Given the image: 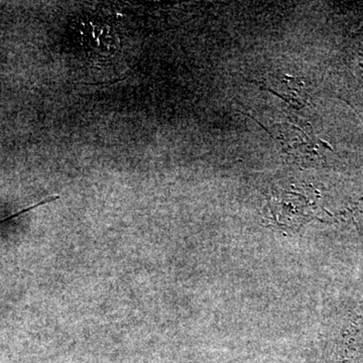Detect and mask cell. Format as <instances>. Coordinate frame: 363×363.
I'll return each mask as SVG.
<instances>
[{
    "instance_id": "1",
    "label": "cell",
    "mask_w": 363,
    "mask_h": 363,
    "mask_svg": "<svg viewBox=\"0 0 363 363\" xmlns=\"http://www.w3.org/2000/svg\"><path fill=\"white\" fill-rule=\"evenodd\" d=\"M60 199V196H51V197L45 198V199L43 200V201H40L39 203H37V204L33 205V206H30L28 208H26V209L21 210V211H18V213L11 215V216L6 217V218L2 219V220H0V224L4 223V222L11 220V219L16 218V217L21 216V214L26 213L28 211H30V210L35 209V208L39 206H43V205L47 204V203L56 201V200Z\"/></svg>"
}]
</instances>
